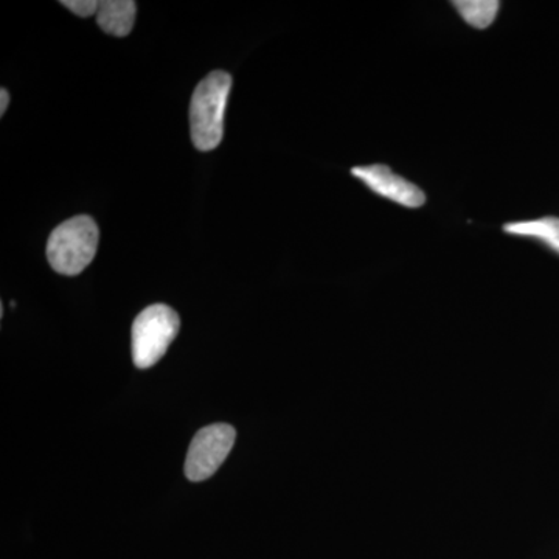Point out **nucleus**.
Instances as JSON below:
<instances>
[{"label":"nucleus","mask_w":559,"mask_h":559,"mask_svg":"<svg viewBox=\"0 0 559 559\" xmlns=\"http://www.w3.org/2000/svg\"><path fill=\"white\" fill-rule=\"evenodd\" d=\"M0 98H2V102H0V116H3V114H5L7 108H9V92H7L5 90L0 91Z\"/></svg>","instance_id":"nucleus-10"},{"label":"nucleus","mask_w":559,"mask_h":559,"mask_svg":"<svg viewBox=\"0 0 559 559\" xmlns=\"http://www.w3.org/2000/svg\"><path fill=\"white\" fill-rule=\"evenodd\" d=\"M135 13L138 5L132 0H105L98 5L97 22L103 32L123 38L134 27Z\"/></svg>","instance_id":"nucleus-6"},{"label":"nucleus","mask_w":559,"mask_h":559,"mask_svg":"<svg viewBox=\"0 0 559 559\" xmlns=\"http://www.w3.org/2000/svg\"><path fill=\"white\" fill-rule=\"evenodd\" d=\"M237 439L230 425H212L191 440L186 460V476L191 481L207 480L223 465Z\"/></svg>","instance_id":"nucleus-4"},{"label":"nucleus","mask_w":559,"mask_h":559,"mask_svg":"<svg viewBox=\"0 0 559 559\" xmlns=\"http://www.w3.org/2000/svg\"><path fill=\"white\" fill-rule=\"evenodd\" d=\"M507 234L520 235V237L536 238L559 253V218L547 216L535 221H522L503 226Z\"/></svg>","instance_id":"nucleus-7"},{"label":"nucleus","mask_w":559,"mask_h":559,"mask_svg":"<svg viewBox=\"0 0 559 559\" xmlns=\"http://www.w3.org/2000/svg\"><path fill=\"white\" fill-rule=\"evenodd\" d=\"M180 330L178 312L167 305H151L132 323V360L138 369L156 366Z\"/></svg>","instance_id":"nucleus-3"},{"label":"nucleus","mask_w":559,"mask_h":559,"mask_svg":"<svg viewBox=\"0 0 559 559\" xmlns=\"http://www.w3.org/2000/svg\"><path fill=\"white\" fill-rule=\"evenodd\" d=\"M500 3L498 0H457L454 2L460 16L474 28H487L496 20Z\"/></svg>","instance_id":"nucleus-8"},{"label":"nucleus","mask_w":559,"mask_h":559,"mask_svg":"<svg viewBox=\"0 0 559 559\" xmlns=\"http://www.w3.org/2000/svg\"><path fill=\"white\" fill-rule=\"evenodd\" d=\"M230 90L231 76L223 70L210 73L198 84L190 105L191 140L198 150H215L223 140Z\"/></svg>","instance_id":"nucleus-1"},{"label":"nucleus","mask_w":559,"mask_h":559,"mask_svg":"<svg viewBox=\"0 0 559 559\" xmlns=\"http://www.w3.org/2000/svg\"><path fill=\"white\" fill-rule=\"evenodd\" d=\"M352 175L374 193L382 198L404 205V207L417 209L425 204L426 197L417 186L409 180L395 175L388 165H367V167L352 168Z\"/></svg>","instance_id":"nucleus-5"},{"label":"nucleus","mask_w":559,"mask_h":559,"mask_svg":"<svg viewBox=\"0 0 559 559\" xmlns=\"http://www.w3.org/2000/svg\"><path fill=\"white\" fill-rule=\"evenodd\" d=\"M61 5L75 13L76 16L90 17L97 14L100 2L97 0H62Z\"/></svg>","instance_id":"nucleus-9"},{"label":"nucleus","mask_w":559,"mask_h":559,"mask_svg":"<svg viewBox=\"0 0 559 559\" xmlns=\"http://www.w3.org/2000/svg\"><path fill=\"white\" fill-rule=\"evenodd\" d=\"M100 231L91 216L70 218L51 231L47 242V259L51 270L62 275H79L97 253Z\"/></svg>","instance_id":"nucleus-2"}]
</instances>
